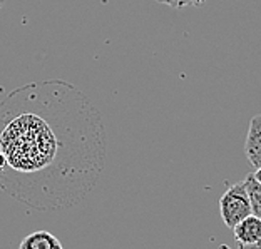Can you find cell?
Returning a JSON list of instances; mask_svg holds the SVG:
<instances>
[{
  "label": "cell",
  "instance_id": "1",
  "mask_svg": "<svg viewBox=\"0 0 261 249\" xmlns=\"http://www.w3.org/2000/svg\"><path fill=\"white\" fill-rule=\"evenodd\" d=\"M106 164L104 122L64 80L22 86L0 100V189L31 209L70 207Z\"/></svg>",
  "mask_w": 261,
  "mask_h": 249
},
{
  "label": "cell",
  "instance_id": "2",
  "mask_svg": "<svg viewBox=\"0 0 261 249\" xmlns=\"http://www.w3.org/2000/svg\"><path fill=\"white\" fill-rule=\"evenodd\" d=\"M219 212L229 229L251 214V203L245 182H236L226 189V192L219 198Z\"/></svg>",
  "mask_w": 261,
  "mask_h": 249
},
{
  "label": "cell",
  "instance_id": "3",
  "mask_svg": "<svg viewBox=\"0 0 261 249\" xmlns=\"http://www.w3.org/2000/svg\"><path fill=\"white\" fill-rule=\"evenodd\" d=\"M245 154L254 169L261 168V114L253 116L250 122L245 142Z\"/></svg>",
  "mask_w": 261,
  "mask_h": 249
},
{
  "label": "cell",
  "instance_id": "4",
  "mask_svg": "<svg viewBox=\"0 0 261 249\" xmlns=\"http://www.w3.org/2000/svg\"><path fill=\"white\" fill-rule=\"evenodd\" d=\"M234 239L240 246L256 244L261 239V219L250 214L233 228Z\"/></svg>",
  "mask_w": 261,
  "mask_h": 249
},
{
  "label": "cell",
  "instance_id": "5",
  "mask_svg": "<svg viewBox=\"0 0 261 249\" xmlns=\"http://www.w3.org/2000/svg\"><path fill=\"white\" fill-rule=\"evenodd\" d=\"M19 249H64L61 241L47 231H35L20 242Z\"/></svg>",
  "mask_w": 261,
  "mask_h": 249
},
{
  "label": "cell",
  "instance_id": "6",
  "mask_svg": "<svg viewBox=\"0 0 261 249\" xmlns=\"http://www.w3.org/2000/svg\"><path fill=\"white\" fill-rule=\"evenodd\" d=\"M243 182H245L248 196H250L251 214L261 219V184H259L256 179H254L253 174H248Z\"/></svg>",
  "mask_w": 261,
  "mask_h": 249
},
{
  "label": "cell",
  "instance_id": "7",
  "mask_svg": "<svg viewBox=\"0 0 261 249\" xmlns=\"http://www.w3.org/2000/svg\"><path fill=\"white\" fill-rule=\"evenodd\" d=\"M156 2L164 4L173 9H185V7H199V5H204L206 0H156Z\"/></svg>",
  "mask_w": 261,
  "mask_h": 249
},
{
  "label": "cell",
  "instance_id": "8",
  "mask_svg": "<svg viewBox=\"0 0 261 249\" xmlns=\"http://www.w3.org/2000/svg\"><path fill=\"white\" fill-rule=\"evenodd\" d=\"M238 249H261V239L256 242V244H250V246H240Z\"/></svg>",
  "mask_w": 261,
  "mask_h": 249
},
{
  "label": "cell",
  "instance_id": "9",
  "mask_svg": "<svg viewBox=\"0 0 261 249\" xmlns=\"http://www.w3.org/2000/svg\"><path fill=\"white\" fill-rule=\"evenodd\" d=\"M253 176H254V179H256L259 184H261V168H258V169H254V173H253Z\"/></svg>",
  "mask_w": 261,
  "mask_h": 249
},
{
  "label": "cell",
  "instance_id": "10",
  "mask_svg": "<svg viewBox=\"0 0 261 249\" xmlns=\"http://www.w3.org/2000/svg\"><path fill=\"white\" fill-rule=\"evenodd\" d=\"M0 9H2V0H0Z\"/></svg>",
  "mask_w": 261,
  "mask_h": 249
}]
</instances>
